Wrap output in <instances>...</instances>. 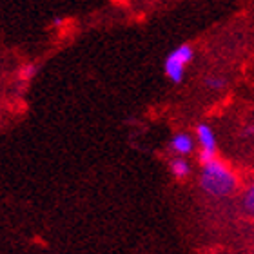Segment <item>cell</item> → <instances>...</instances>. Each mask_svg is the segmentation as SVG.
Masks as SVG:
<instances>
[{"label":"cell","instance_id":"obj_2","mask_svg":"<svg viewBox=\"0 0 254 254\" xmlns=\"http://www.w3.org/2000/svg\"><path fill=\"white\" fill-rule=\"evenodd\" d=\"M192 57H194L192 46H189V44L176 46V48L167 55V59H165V64H164L165 76H167L173 84H180L182 80H184L186 69L190 64V60H192Z\"/></svg>","mask_w":254,"mask_h":254},{"label":"cell","instance_id":"obj_3","mask_svg":"<svg viewBox=\"0 0 254 254\" xmlns=\"http://www.w3.org/2000/svg\"><path fill=\"white\" fill-rule=\"evenodd\" d=\"M196 142L200 143V162L201 165L207 162H212L216 156V134L212 131V127L209 124H200L196 127Z\"/></svg>","mask_w":254,"mask_h":254},{"label":"cell","instance_id":"obj_4","mask_svg":"<svg viewBox=\"0 0 254 254\" xmlns=\"http://www.w3.org/2000/svg\"><path fill=\"white\" fill-rule=\"evenodd\" d=\"M169 149H171V153L176 154V158H184V156L192 153L194 140H192V136H190L189 132H176L175 136L171 138Z\"/></svg>","mask_w":254,"mask_h":254},{"label":"cell","instance_id":"obj_5","mask_svg":"<svg viewBox=\"0 0 254 254\" xmlns=\"http://www.w3.org/2000/svg\"><path fill=\"white\" fill-rule=\"evenodd\" d=\"M169 171L175 178L184 180V178H187L190 175V165L186 158H173L169 162Z\"/></svg>","mask_w":254,"mask_h":254},{"label":"cell","instance_id":"obj_8","mask_svg":"<svg viewBox=\"0 0 254 254\" xmlns=\"http://www.w3.org/2000/svg\"><path fill=\"white\" fill-rule=\"evenodd\" d=\"M223 85H225V80L220 78V76H211V78H207V87H211V89H222Z\"/></svg>","mask_w":254,"mask_h":254},{"label":"cell","instance_id":"obj_1","mask_svg":"<svg viewBox=\"0 0 254 254\" xmlns=\"http://www.w3.org/2000/svg\"><path fill=\"white\" fill-rule=\"evenodd\" d=\"M200 187L209 196L214 198H227L238 189V176L223 160L214 158L212 162L201 165Z\"/></svg>","mask_w":254,"mask_h":254},{"label":"cell","instance_id":"obj_6","mask_svg":"<svg viewBox=\"0 0 254 254\" xmlns=\"http://www.w3.org/2000/svg\"><path fill=\"white\" fill-rule=\"evenodd\" d=\"M242 207L244 211L249 214V216L254 218V180L251 182L247 189L244 190V196H242Z\"/></svg>","mask_w":254,"mask_h":254},{"label":"cell","instance_id":"obj_7","mask_svg":"<svg viewBox=\"0 0 254 254\" xmlns=\"http://www.w3.org/2000/svg\"><path fill=\"white\" fill-rule=\"evenodd\" d=\"M37 73H38V67L35 64H24V65L18 69V80L29 82V80H33L37 76Z\"/></svg>","mask_w":254,"mask_h":254}]
</instances>
